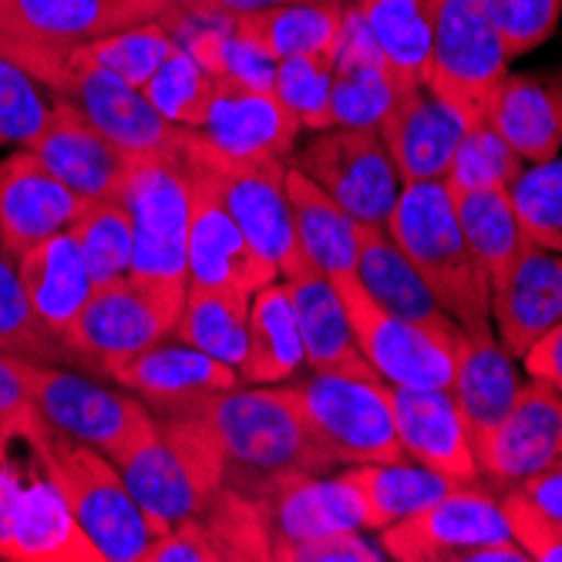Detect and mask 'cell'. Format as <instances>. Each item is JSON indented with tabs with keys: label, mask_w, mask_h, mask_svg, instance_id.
I'll use <instances>...</instances> for the list:
<instances>
[{
	"label": "cell",
	"mask_w": 562,
	"mask_h": 562,
	"mask_svg": "<svg viewBox=\"0 0 562 562\" xmlns=\"http://www.w3.org/2000/svg\"><path fill=\"white\" fill-rule=\"evenodd\" d=\"M189 412L220 451L223 485L239 495L260 498L296 472L337 469L273 384H236L189 404Z\"/></svg>",
	"instance_id": "6da1fadb"
},
{
	"label": "cell",
	"mask_w": 562,
	"mask_h": 562,
	"mask_svg": "<svg viewBox=\"0 0 562 562\" xmlns=\"http://www.w3.org/2000/svg\"><path fill=\"white\" fill-rule=\"evenodd\" d=\"M0 50L27 68L50 94L65 98L125 156H179L186 132L148 105L142 88L94 65L81 44H41L0 37Z\"/></svg>",
	"instance_id": "7a4b0ae2"
},
{
	"label": "cell",
	"mask_w": 562,
	"mask_h": 562,
	"mask_svg": "<svg viewBox=\"0 0 562 562\" xmlns=\"http://www.w3.org/2000/svg\"><path fill=\"white\" fill-rule=\"evenodd\" d=\"M384 229L422 273L441 311L472 340H495L492 286L458 226L445 182L401 186Z\"/></svg>",
	"instance_id": "3957f363"
},
{
	"label": "cell",
	"mask_w": 562,
	"mask_h": 562,
	"mask_svg": "<svg viewBox=\"0 0 562 562\" xmlns=\"http://www.w3.org/2000/svg\"><path fill=\"white\" fill-rule=\"evenodd\" d=\"M156 431L115 469L151 532L162 536L195 516L210 495L223 488V462L206 425L189 407L156 415Z\"/></svg>",
	"instance_id": "277c9868"
},
{
	"label": "cell",
	"mask_w": 562,
	"mask_h": 562,
	"mask_svg": "<svg viewBox=\"0 0 562 562\" xmlns=\"http://www.w3.org/2000/svg\"><path fill=\"white\" fill-rule=\"evenodd\" d=\"M179 156L189 179L206 186L220 199V206L280 270V277H293L296 270L311 267L293 229L283 159H233L210 145L195 128L186 132Z\"/></svg>",
	"instance_id": "5b68a950"
},
{
	"label": "cell",
	"mask_w": 562,
	"mask_h": 562,
	"mask_svg": "<svg viewBox=\"0 0 562 562\" xmlns=\"http://www.w3.org/2000/svg\"><path fill=\"white\" fill-rule=\"evenodd\" d=\"M31 454L68 498L78 526L101 552V562H142V552L156 532L105 454L58 428H47L31 445Z\"/></svg>",
	"instance_id": "8992f818"
},
{
	"label": "cell",
	"mask_w": 562,
	"mask_h": 562,
	"mask_svg": "<svg viewBox=\"0 0 562 562\" xmlns=\"http://www.w3.org/2000/svg\"><path fill=\"white\" fill-rule=\"evenodd\" d=\"M280 391L293 404L306 435L317 441V448L334 465L404 458L384 378L311 371L293 384H283Z\"/></svg>",
	"instance_id": "52a82bcc"
},
{
	"label": "cell",
	"mask_w": 562,
	"mask_h": 562,
	"mask_svg": "<svg viewBox=\"0 0 562 562\" xmlns=\"http://www.w3.org/2000/svg\"><path fill=\"white\" fill-rule=\"evenodd\" d=\"M18 371L44 422L101 451L112 465H119L159 425L138 394L109 387L91 374H75L65 364L27 361V357H18Z\"/></svg>",
	"instance_id": "ba28073f"
},
{
	"label": "cell",
	"mask_w": 562,
	"mask_h": 562,
	"mask_svg": "<svg viewBox=\"0 0 562 562\" xmlns=\"http://www.w3.org/2000/svg\"><path fill=\"white\" fill-rule=\"evenodd\" d=\"M186 290H166L125 273L91 290L85 311L65 334V347L78 368L115 378L132 357L176 330Z\"/></svg>",
	"instance_id": "9c48e42d"
},
{
	"label": "cell",
	"mask_w": 562,
	"mask_h": 562,
	"mask_svg": "<svg viewBox=\"0 0 562 562\" xmlns=\"http://www.w3.org/2000/svg\"><path fill=\"white\" fill-rule=\"evenodd\" d=\"M132 223L128 277L166 290H186V236L192 182L182 156L132 159L115 195Z\"/></svg>",
	"instance_id": "30bf717a"
},
{
	"label": "cell",
	"mask_w": 562,
	"mask_h": 562,
	"mask_svg": "<svg viewBox=\"0 0 562 562\" xmlns=\"http://www.w3.org/2000/svg\"><path fill=\"white\" fill-rule=\"evenodd\" d=\"M431 44L425 88L462 112L472 125L508 75V50L479 0H428Z\"/></svg>",
	"instance_id": "8fae6325"
},
{
	"label": "cell",
	"mask_w": 562,
	"mask_h": 562,
	"mask_svg": "<svg viewBox=\"0 0 562 562\" xmlns=\"http://www.w3.org/2000/svg\"><path fill=\"white\" fill-rule=\"evenodd\" d=\"M293 166L314 179L337 206L361 226H387L401 195V179L378 132L368 128H327L306 142Z\"/></svg>",
	"instance_id": "7c38bea8"
},
{
	"label": "cell",
	"mask_w": 562,
	"mask_h": 562,
	"mask_svg": "<svg viewBox=\"0 0 562 562\" xmlns=\"http://www.w3.org/2000/svg\"><path fill=\"white\" fill-rule=\"evenodd\" d=\"M344 303V314L350 321L353 340L361 347L364 361L387 381L401 387H448L454 350L435 337L431 330L387 314L364 290V283L350 277L330 280Z\"/></svg>",
	"instance_id": "4fadbf2b"
},
{
	"label": "cell",
	"mask_w": 562,
	"mask_h": 562,
	"mask_svg": "<svg viewBox=\"0 0 562 562\" xmlns=\"http://www.w3.org/2000/svg\"><path fill=\"white\" fill-rule=\"evenodd\" d=\"M498 539H513L498 495L475 482L458 485L415 516L381 529V549L397 562H462L465 552Z\"/></svg>",
	"instance_id": "5bb4252c"
},
{
	"label": "cell",
	"mask_w": 562,
	"mask_h": 562,
	"mask_svg": "<svg viewBox=\"0 0 562 562\" xmlns=\"http://www.w3.org/2000/svg\"><path fill=\"white\" fill-rule=\"evenodd\" d=\"M142 562H270V532L260 502L216 488L182 526L151 536Z\"/></svg>",
	"instance_id": "9a60e30c"
},
{
	"label": "cell",
	"mask_w": 562,
	"mask_h": 562,
	"mask_svg": "<svg viewBox=\"0 0 562 562\" xmlns=\"http://www.w3.org/2000/svg\"><path fill=\"white\" fill-rule=\"evenodd\" d=\"M192 182V179H189ZM280 270L246 239L233 216L220 206V199L192 182L189 236H186V286H220L257 293L270 286Z\"/></svg>",
	"instance_id": "2e32d148"
},
{
	"label": "cell",
	"mask_w": 562,
	"mask_h": 562,
	"mask_svg": "<svg viewBox=\"0 0 562 562\" xmlns=\"http://www.w3.org/2000/svg\"><path fill=\"white\" fill-rule=\"evenodd\" d=\"M88 206L91 202L68 189L31 148H18L0 159V236L14 257L68 233Z\"/></svg>",
	"instance_id": "e0dca14e"
},
{
	"label": "cell",
	"mask_w": 562,
	"mask_h": 562,
	"mask_svg": "<svg viewBox=\"0 0 562 562\" xmlns=\"http://www.w3.org/2000/svg\"><path fill=\"white\" fill-rule=\"evenodd\" d=\"M179 18L176 0H0V37L85 44L142 21Z\"/></svg>",
	"instance_id": "ac0fdd59"
},
{
	"label": "cell",
	"mask_w": 562,
	"mask_h": 562,
	"mask_svg": "<svg viewBox=\"0 0 562 562\" xmlns=\"http://www.w3.org/2000/svg\"><path fill=\"white\" fill-rule=\"evenodd\" d=\"M469 125L472 122L462 112L451 109L448 101H441L422 85L397 94L378 135L394 162L401 186H415L445 179L448 162L458 142L465 138Z\"/></svg>",
	"instance_id": "d6986e66"
},
{
	"label": "cell",
	"mask_w": 562,
	"mask_h": 562,
	"mask_svg": "<svg viewBox=\"0 0 562 562\" xmlns=\"http://www.w3.org/2000/svg\"><path fill=\"white\" fill-rule=\"evenodd\" d=\"M562 469V391L532 378L522 384L519 401L498 425L492 445L479 458V472L519 485L542 472Z\"/></svg>",
	"instance_id": "ffe728a7"
},
{
	"label": "cell",
	"mask_w": 562,
	"mask_h": 562,
	"mask_svg": "<svg viewBox=\"0 0 562 562\" xmlns=\"http://www.w3.org/2000/svg\"><path fill=\"white\" fill-rule=\"evenodd\" d=\"M394 431L404 458L458 482H475L479 458L448 387H401L387 384Z\"/></svg>",
	"instance_id": "44dd1931"
},
{
	"label": "cell",
	"mask_w": 562,
	"mask_h": 562,
	"mask_svg": "<svg viewBox=\"0 0 562 562\" xmlns=\"http://www.w3.org/2000/svg\"><path fill=\"white\" fill-rule=\"evenodd\" d=\"M27 148L88 202L115 199L132 166V156L101 135L65 98H55L44 132Z\"/></svg>",
	"instance_id": "7402d4cb"
},
{
	"label": "cell",
	"mask_w": 562,
	"mask_h": 562,
	"mask_svg": "<svg viewBox=\"0 0 562 562\" xmlns=\"http://www.w3.org/2000/svg\"><path fill=\"white\" fill-rule=\"evenodd\" d=\"M257 502L270 532V562L283 546L364 529L361 498L340 475L327 479V472H296Z\"/></svg>",
	"instance_id": "603a6c76"
},
{
	"label": "cell",
	"mask_w": 562,
	"mask_h": 562,
	"mask_svg": "<svg viewBox=\"0 0 562 562\" xmlns=\"http://www.w3.org/2000/svg\"><path fill=\"white\" fill-rule=\"evenodd\" d=\"M555 324H562V252L529 239L492 290L495 340L505 353L522 357Z\"/></svg>",
	"instance_id": "cb8c5ba5"
},
{
	"label": "cell",
	"mask_w": 562,
	"mask_h": 562,
	"mask_svg": "<svg viewBox=\"0 0 562 562\" xmlns=\"http://www.w3.org/2000/svg\"><path fill=\"white\" fill-rule=\"evenodd\" d=\"M199 135L233 159H286L296 145L300 125L270 88L216 78Z\"/></svg>",
	"instance_id": "d4e9b609"
},
{
	"label": "cell",
	"mask_w": 562,
	"mask_h": 562,
	"mask_svg": "<svg viewBox=\"0 0 562 562\" xmlns=\"http://www.w3.org/2000/svg\"><path fill=\"white\" fill-rule=\"evenodd\" d=\"M112 381L138 394L151 415H172L216 391L236 387L239 374L182 340H159L132 357Z\"/></svg>",
	"instance_id": "484cf974"
},
{
	"label": "cell",
	"mask_w": 562,
	"mask_h": 562,
	"mask_svg": "<svg viewBox=\"0 0 562 562\" xmlns=\"http://www.w3.org/2000/svg\"><path fill=\"white\" fill-rule=\"evenodd\" d=\"M513 361L516 357L505 353L498 340H472L469 334H462L454 344L448 391L454 397L458 415H462L475 458L485 454L498 425L519 401L522 378Z\"/></svg>",
	"instance_id": "4316f807"
},
{
	"label": "cell",
	"mask_w": 562,
	"mask_h": 562,
	"mask_svg": "<svg viewBox=\"0 0 562 562\" xmlns=\"http://www.w3.org/2000/svg\"><path fill=\"white\" fill-rule=\"evenodd\" d=\"M357 280L374 296L387 314L412 321L435 337H441L451 350L465 330L458 327L435 300L422 273L404 257L401 246L381 226H357Z\"/></svg>",
	"instance_id": "83f0119b"
},
{
	"label": "cell",
	"mask_w": 562,
	"mask_h": 562,
	"mask_svg": "<svg viewBox=\"0 0 562 562\" xmlns=\"http://www.w3.org/2000/svg\"><path fill=\"white\" fill-rule=\"evenodd\" d=\"M397 94H401L397 81L381 55V47L374 44L357 11L347 4L340 47L334 58V91H330L334 128L378 132Z\"/></svg>",
	"instance_id": "f1b7e54d"
},
{
	"label": "cell",
	"mask_w": 562,
	"mask_h": 562,
	"mask_svg": "<svg viewBox=\"0 0 562 562\" xmlns=\"http://www.w3.org/2000/svg\"><path fill=\"white\" fill-rule=\"evenodd\" d=\"M283 286L303 340L306 368L324 374H378L357 347L337 286L327 273L317 267H303L293 277H283Z\"/></svg>",
	"instance_id": "f546056e"
},
{
	"label": "cell",
	"mask_w": 562,
	"mask_h": 562,
	"mask_svg": "<svg viewBox=\"0 0 562 562\" xmlns=\"http://www.w3.org/2000/svg\"><path fill=\"white\" fill-rule=\"evenodd\" d=\"M8 562H101V552L78 526L68 498L41 469L21 485Z\"/></svg>",
	"instance_id": "4dcf8cb0"
},
{
	"label": "cell",
	"mask_w": 562,
	"mask_h": 562,
	"mask_svg": "<svg viewBox=\"0 0 562 562\" xmlns=\"http://www.w3.org/2000/svg\"><path fill=\"white\" fill-rule=\"evenodd\" d=\"M18 273L37 321L65 344V334L85 311L94 290L75 233H58L18 257Z\"/></svg>",
	"instance_id": "1f68e13d"
},
{
	"label": "cell",
	"mask_w": 562,
	"mask_h": 562,
	"mask_svg": "<svg viewBox=\"0 0 562 562\" xmlns=\"http://www.w3.org/2000/svg\"><path fill=\"white\" fill-rule=\"evenodd\" d=\"M526 166L562 151V112L549 81L508 71L488 101L485 119Z\"/></svg>",
	"instance_id": "d6a6232c"
},
{
	"label": "cell",
	"mask_w": 562,
	"mask_h": 562,
	"mask_svg": "<svg viewBox=\"0 0 562 562\" xmlns=\"http://www.w3.org/2000/svg\"><path fill=\"white\" fill-rule=\"evenodd\" d=\"M340 479L357 492L364 513V529H387L407 516H415L418 508L438 502L451 488L465 485L458 479H448L441 472H431L412 458H397V462H361L347 465Z\"/></svg>",
	"instance_id": "836d02e7"
},
{
	"label": "cell",
	"mask_w": 562,
	"mask_h": 562,
	"mask_svg": "<svg viewBox=\"0 0 562 562\" xmlns=\"http://www.w3.org/2000/svg\"><path fill=\"white\" fill-rule=\"evenodd\" d=\"M286 199L290 216L300 239V249L311 267L327 273L330 280L357 273V223L344 206L296 166L286 169Z\"/></svg>",
	"instance_id": "e575fe53"
},
{
	"label": "cell",
	"mask_w": 562,
	"mask_h": 562,
	"mask_svg": "<svg viewBox=\"0 0 562 562\" xmlns=\"http://www.w3.org/2000/svg\"><path fill=\"white\" fill-rule=\"evenodd\" d=\"M344 8L347 0H296V4L236 18V24L277 61L296 55L334 61L344 31Z\"/></svg>",
	"instance_id": "d590c367"
},
{
	"label": "cell",
	"mask_w": 562,
	"mask_h": 562,
	"mask_svg": "<svg viewBox=\"0 0 562 562\" xmlns=\"http://www.w3.org/2000/svg\"><path fill=\"white\" fill-rule=\"evenodd\" d=\"M306 368L303 340L283 283H270L249 300V350L236 371L239 384H283Z\"/></svg>",
	"instance_id": "8d00e7d4"
},
{
	"label": "cell",
	"mask_w": 562,
	"mask_h": 562,
	"mask_svg": "<svg viewBox=\"0 0 562 562\" xmlns=\"http://www.w3.org/2000/svg\"><path fill=\"white\" fill-rule=\"evenodd\" d=\"M364 21L368 34L381 47V55L397 81V91L422 88L428 44H431V14L428 0H347Z\"/></svg>",
	"instance_id": "74e56055"
},
{
	"label": "cell",
	"mask_w": 562,
	"mask_h": 562,
	"mask_svg": "<svg viewBox=\"0 0 562 562\" xmlns=\"http://www.w3.org/2000/svg\"><path fill=\"white\" fill-rule=\"evenodd\" d=\"M249 300L239 290L186 286V306L172 337L239 371L249 350Z\"/></svg>",
	"instance_id": "f35d334b"
},
{
	"label": "cell",
	"mask_w": 562,
	"mask_h": 562,
	"mask_svg": "<svg viewBox=\"0 0 562 562\" xmlns=\"http://www.w3.org/2000/svg\"><path fill=\"white\" fill-rule=\"evenodd\" d=\"M451 206L462 226L472 257L488 277V286L495 290L502 277L513 270L519 260L522 246L529 243L508 189H475V192H458L451 195Z\"/></svg>",
	"instance_id": "ab89813d"
},
{
	"label": "cell",
	"mask_w": 562,
	"mask_h": 562,
	"mask_svg": "<svg viewBox=\"0 0 562 562\" xmlns=\"http://www.w3.org/2000/svg\"><path fill=\"white\" fill-rule=\"evenodd\" d=\"M0 350L44 364H75L71 350L37 321L18 273V257L4 236H0Z\"/></svg>",
	"instance_id": "60d3db41"
},
{
	"label": "cell",
	"mask_w": 562,
	"mask_h": 562,
	"mask_svg": "<svg viewBox=\"0 0 562 562\" xmlns=\"http://www.w3.org/2000/svg\"><path fill=\"white\" fill-rule=\"evenodd\" d=\"M216 91L213 71L202 65L186 44H179L172 55L159 65V71L142 85V94L166 122L179 128H202L210 112V101Z\"/></svg>",
	"instance_id": "b9f144b4"
},
{
	"label": "cell",
	"mask_w": 562,
	"mask_h": 562,
	"mask_svg": "<svg viewBox=\"0 0 562 562\" xmlns=\"http://www.w3.org/2000/svg\"><path fill=\"white\" fill-rule=\"evenodd\" d=\"M179 44L182 41H179L172 21H142V24L112 31L105 37L85 41L81 47L94 65H101L105 71L119 75L122 81L142 88Z\"/></svg>",
	"instance_id": "7bdbcfd3"
},
{
	"label": "cell",
	"mask_w": 562,
	"mask_h": 562,
	"mask_svg": "<svg viewBox=\"0 0 562 562\" xmlns=\"http://www.w3.org/2000/svg\"><path fill=\"white\" fill-rule=\"evenodd\" d=\"M522 169L526 162L505 145V138L488 122H475L469 125L465 138L458 142L441 182L448 195L475 189H508L522 176Z\"/></svg>",
	"instance_id": "ee69618b"
},
{
	"label": "cell",
	"mask_w": 562,
	"mask_h": 562,
	"mask_svg": "<svg viewBox=\"0 0 562 562\" xmlns=\"http://www.w3.org/2000/svg\"><path fill=\"white\" fill-rule=\"evenodd\" d=\"M71 233L81 246L94 286L119 280L132 270V223L115 199L91 202Z\"/></svg>",
	"instance_id": "f6af8a7d"
},
{
	"label": "cell",
	"mask_w": 562,
	"mask_h": 562,
	"mask_svg": "<svg viewBox=\"0 0 562 562\" xmlns=\"http://www.w3.org/2000/svg\"><path fill=\"white\" fill-rule=\"evenodd\" d=\"M526 236L552 252H562V156L526 166L508 186Z\"/></svg>",
	"instance_id": "bcb514c9"
},
{
	"label": "cell",
	"mask_w": 562,
	"mask_h": 562,
	"mask_svg": "<svg viewBox=\"0 0 562 562\" xmlns=\"http://www.w3.org/2000/svg\"><path fill=\"white\" fill-rule=\"evenodd\" d=\"M330 91H334V61L311 58V55L277 61L273 94L280 98V105L296 119L300 128H311V132L334 128Z\"/></svg>",
	"instance_id": "7dc6e473"
},
{
	"label": "cell",
	"mask_w": 562,
	"mask_h": 562,
	"mask_svg": "<svg viewBox=\"0 0 562 562\" xmlns=\"http://www.w3.org/2000/svg\"><path fill=\"white\" fill-rule=\"evenodd\" d=\"M50 109L55 101H47V88L0 50V145L27 148L44 132Z\"/></svg>",
	"instance_id": "c3c4849f"
},
{
	"label": "cell",
	"mask_w": 562,
	"mask_h": 562,
	"mask_svg": "<svg viewBox=\"0 0 562 562\" xmlns=\"http://www.w3.org/2000/svg\"><path fill=\"white\" fill-rule=\"evenodd\" d=\"M498 27L508 58H522L552 37L559 27L562 0H479Z\"/></svg>",
	"instance_id": "681fc988"
},
{
	"label": "cell",
	"mask_w": 562,
	"mask_h": 562,
	"mask_svg": "<svg viewBox=\"0 0 562 562\" xmlns=\"http://www.w3.org/2000/svg\"><path fill=\"white\" fill-rule=\"evenodd\" d=\"M502 516L513 539L526 549L529 562H562V519L549 516L519 485L498 495Z\"/></svg>",
	"instance_id": "f907efd6"
},
{
	"label": "cell",
	"mask_w": 562,
	"mask_h": 562,
	"mask_svg": "<svg viewBox=\"0 0 562 562\" xmlns=\"http://www.w3.org/2000/svg\"><path fill=\"white\" fill-rule=\"evenodd\" d=\"M47 428L50 425L37 412L18 371V353L0 350V441H24L31 448Z\"/></svg>",
	"instance_id": "816d5d0a"
},
{
	"label": "cell",
	"mask_w": 562,
	"mask_h": 562,
	"mask_svg": "<svg viewBox=\"0 0 562 562\" xmlns=\"http://www.w3.org/2000/svg\"><path fill=\"white\" fill-rule=\"evenodd\" d=\"M387 552L368 542L361 532H334L311 542L283 546L273 552V562H381Z\"/></svg>",
	"instance_id": "f5cc1de1"
},
{
	"label": "cell",
	"mask_w": 562,
	"mask_h": 562,
	"mask_svg": "<svg viewBox=\"0 0 562 562\" xmlns=\"http://www.w3.org/2000/svg\"><path fill=\"white\" fill-rule=\"evenodd\" d=\"M522 364L529 378H539L555 391H562V324H555L522 353Z\"/></svg>",
	"instance_id": "db71d44e"
},
{
	"label": "cell",
	"mask_w": 562,
	"mask_h": 562,
	"mask_svg": "<svg viewBox=\"0 0 562 562\" xmlns=\"http://www.w3.org/2000/svg\"><path fill=\"white\" fill-rule=\"evenodd\" d=\"M21 472L11 458V441H0V559L8 555V542H11V519H14V505L21 495Z\"/></svg>",
	"instance_id": "11a10c76"
},
{
	"label": "cell",
	"mask_w": 562,
	"mask_h": 562,
	"mask_svg": "<svg viewBox=\"0 0 562 562\" xmlns=\"http://www.w3.org/2000/svg\"><path fill=\"white\" fill-rule=\"evenodd\" d=\"M522 495H529L539 508H546L549 516L562 519V469L559 472H542L526 482H519Z\"/></svg>",
	"instance_id": "9f6ffc18"
},
{
	"label": "cell",
	"mask_w": 562,
	"mask_h": 562,
	"mask_svg": "<svg viewBox=\"0 0 562 562\" xmlns=\"http://www.w3.org/2000/svg\"><path fill=\"white\" fill-rule=\"evenodd\" d=\"M283 4H296V0H210L202 21H236V18L260 14L270 8H283Z\"/></svg>",
	"instance_id": "6f0895ef"
},
{
	"label": "cell",
	"mask_w": 562,
	"mask_h": 562,
	"mask_svg": "<svg viewBox=\"0 0 562 562\" xmlns=\"http://www.w3.org/2000/svg\"><path fill=\"white\" fill-rule=\"evenodd\" d=\"M176 8H179L182 18L202 21V14H206V8H210V0H176Z\"/></svg>",
	"instance_id": "680465c9"
},
{
	"label": "cell",
	"mask_w": 562,
	"mask_h": 562,
	"mask_svg": "<svg viewBox=\"0 0 562 562\" xmlns=\"http://www.w3.org/2000/svg\"><path fill=\"white\" fill-rule=\"evenodd\" d=\"M549 88H552V94H555V101H559V112H562V71H559L555 78H549Z\"/></svg>",
	"instance_id": "91938a15"
}]
</instances>
